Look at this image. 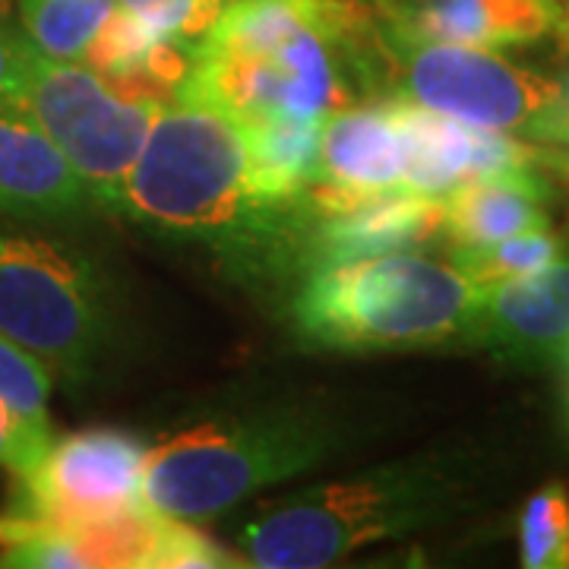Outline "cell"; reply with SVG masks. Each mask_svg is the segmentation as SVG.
Instances as JSON below:
<instances>
[{
	"label": "cell",
	"instance_id": "obj_1",
	"mask_svg": "<svg viewBox=\"0 0 569 569\" xmlns=\"http://www.w3.org/2000/svg\"><path fill=\"white\" fill-rule=\"evenodd\" d=\"M118 212L159 238L206 247L238 279L301 276L305 212L266 200L244 121L203 96L178 89L164 102Z\"/></svg>",
	"mask_w": 569,
	"mask_h": 569
},
{
	"label": "cell",
	"instance_id": "obj_2",
	"mask_svg": "<svg viewBox=\"0 0 569 569\" xmlns=\"http://www.w3.org/2000/svg\"><path fill=\"white\" fill-rule=\"evenodd\" d=\"M178 89L244 121L326 118L389 99L380 10L367 0H231L193 44Z\"/></svg>",
	"mask_w": 569,
	"mask_h": 569
},
{
	"label": "cell",
	"instance_id": "obj_3",
	"mask_svg": "<svg viewBox=\"0 0 569 569\" xmlns=\"http://www.w3.org/2000/svg\"><path fill=\"white\" fill-rule=\"evenodd\" d=\"M488 475L468 452H427L269 500L241 526L247 567L317 569L478 509Z\"/></svg>",
	"mask_w": 569,
	"mask_h": 569
},
{
	"label": "cell",
	"instance_id": "obj_4",
	"mask_svg": "<svg viewBox=\"0 0 569 569\" xmlns=\"http://www.w3.org/2000/svg\"><path fill=\"white\" fill-rule=\"evenodd\" d=\"M361 425L323 399H282L216 411L146 449L142 503L206 519L257 490L305 478L361 440Z\"/></svg>",
	"mask_w": 569,
	"mask_h": 569
},
{
	"label": "cell",
	"instance_id": "obj_5",
	"mask_svg": "<svg viewBox=\"0 0 569 569\" xmlns=\"http://www.w3.org/2000/svg\"><path fill=\"white\" fill-rule=\"evenodd\" d=\"M478 284L418 250L326 263L288 305L295 336L320 351H411L468 342Z\"/></svg>",
	"mask_w": 569,
	"mask_h": 569
},
{
	"label": "cell",
	"instance_id": "obj_6",
	"mask_svg": "<svg viewBox=\"0 0 569 569\" xmlns=\"http://www.w3.org/2000/svg\"><path fill=\"white\" fill-rule=\"evenodd\" d=\"M0 332L82 387L121 348V301L108 272L80 247L0 216Z\"/></svg>",
	"mask_w": 569,
	"mask_h": 569
},
{
	"label": "cell",
	"instance_id": "obj_7",
	"mask_svg": "<svg viewBox=\"0 0 569 569\" xmlns=\"http://www.w3.org/2000/svg\"><path fill=\"white\" fill-rule=\"evenodd\" d=\"M389 96L545 146H569V89L560 77L490 48L427 39L380 13Z\"/></svg>",
	"mask_w": 569,
	"mask_h": 569
},
{
	"label": "cell",
	"instance_id": "obj_8",
	"mask_svg": "<svg viewBox=\"0 0 569 569\" xmlns=\"http://www.w3.org/2000/svg\"><path fill=\"white\" fill-rule=\"evenodd\" d=\"M22 104L61 149L99 209L121 203L123 181L140 159L164 99L127 96L92 67L32 51Z\"/></svg>",
	"mask_w": 569,
	"mask_h": 569
},
{
	"label": "cell",
	"instance_id": "obj_9",
	"mask_svg": "<svg viewBox=\"0 0 569 569\" xmlns=\"http://www.w3.org/2000/svg\"><path fill=\"white\" fill-rule=\"evenodd\" d=\"M146 447L133 433L92 427L51 440L32 475L17 478L10 512L54 526L96 522L140 507Z\"/></svg>",
	"mask_w": 569,
	"mask_h": 569
},
{
	"label": "cell",
	"instance_id": "obj_10",
	"mask_svg": "<svg viewBox=\"0 0 569 569\" xmlns=\"http://www.w3.org/2000/svg\"><path fill=\"white\" fill-rule=\"evenodd\" d=\"M466 346L516 367L569 370V253L509 282L478 284Z\"/></svg>",
	"mask_w": 569,
	"mask_h": 569
},
{
	"label": "cell",
	"instance_id": "obj_11",
	"mask_svg": "<svg viewBox=\"0 0 569 569\" xmlns=\"http://www.w3.org/2000/svg\"><path fill=\"white\" fill-rule=\"evenodd\" d=\"M387 102L402 142V181L411 190L440 197L456 183L541 164V146L535 142L449 118L399 96H389Z\"/></svg>",
	"mask_w": 569,
	"mask_h": 569
},
{
	"label": "cell",
	"instance_id": "obj_12",
	"mask_svg": "<svg viewBox=\"0 0 569 569\" xmlns=\"http://www.w3.org/2000/svg\"><path fill=\"white\" fill-rule=\"evenodd\" d=\"M389 187H406V181L399 127L387 99L326 114L317 178L301 197L307 219L342 212Z\"/></svg>",
	"mask_w": 569,
	"mask_h": 569
},
{
	"label": "cell",
	"instance_id": "obj_13",
	"mask_svg": "<svg viewBox=\"0 0 569 569\" xmlns=\"http://www.w3.org/2000/svg\"><path fill=\"white\" fill-rule=\"evenodd\" d=\"M99 209L61 149L22 102H0V216L73 224Z\"/></svg>",
	"mask_w": 569,
	"mask_h": 569
},
{
	"label": "cell",
	"instance_id": "obj_14",
	"mask_svg": "<svg viewBox=\"0 0 569 569\" xmlns=\"http://www.w3.org/2000/svg\"><path fill=\"white\" fill-rule=\"evenodd\" d=\"M437 238H443V200L411 187H389L342 212L307 219L301 276L326 263L418 250Z\"/></svg>",
	"mask_w": 569,
	"mask_h": 569
},
{
	"label": "cell",
	"instance_id": "obj_15",
	"mask_svg": "<svg viewBox=\"0 0 569 569\" xmlns=\"http://www.w3.org/2000/svg\"><path fill=\"white\" fill-rule=\"evenodd\" d=\"M373 7L427 39L471 48H526L553 32V0H373Z\"/></svg>",
	"mask_w": 569,
	"mask_h": 569
},
{
	"label": "cell",
	"instance_id": "obj_16",
	"mask_svg": "<svg viewBox=\"0 0 569 569\" xmlns=\"http://www.w3.org/2000/svg\"><path fill=\"white\" fill-rule=\"evenodd\" d=\"M449 244H485L522 231H548L553 187L545 164L485 174L440 193Z\"/></svg>",
	"mask_w": 569,
	"mask_h": 569
},
{
	"label": "cell",
	"instance_id": "obj_17",
	"mask_svg": "<svg viewBox=\"0 0 569 569\" xmlns=\"http://www.w3.org/2000/svg\"><path fill=\"white\" fill-rule=\"evenodd\" d=\"M190 51L193 44L168 39L130 10L114 7L99 36L86 48L82 61L127 96L168 102L190 70Z\"/></svg>",
	"mask_w": 569,
	"mask_h": 569
},
{
	"label": "cell",
	"instance_id": "obj_18",
	"mask_svg": "<svg viewBox=\"0 0 569 569\" xmlns=\"http://www.w3.org/2000/svg\"><path fill=\"white\" fill-rule=\"evenodd\" d=\"M244 130L260 193L269 203L301 209V197L317 178L323 118H253Z\"/></svg>",
	"mask_w": 569,
	"mask_h": 569
},
{
	"label": "cell",
	"instance_id": "obj_19",
	"mask_svg": "<svg viewBox=\"0 0 569 569\" xmlns=\"http://www.w3.org/2000/svg\"><path fill=\"white\" fill-rule=\"evenodd\" d=\"M118 0H20L26 39L54 61H82Z\"/></svg>",
	"mask_w": 569,
	"mask_h": 569
},
{
	"label": "cell",
	"instance_id": "obj_20",
	"mask_svg": "<svg viewBox=\"0 0 569 569\" xmlns=\"http://www.w3.org/2000/svg\"><path fill=\"white\" fill-rule=\"evenodd\" d=\"M563 250H567V238L548 228V231L509 234L485 244H452L447 263L459 269L471 284H493L529 276L535 269L553 263Z\"/></svg>",
	"mask_w": 569,
	"mask_h": 569
},
{
	"label": "cell",
	"instance_id": "obj_21",
	"mask_svg": "<svg viewBox=\"0 0 569 569\" xmlns=\"http://www.w3.org/2000/svg\"><path fill=\"white\" fill-rule=\"evenodd\" d=\"M519 557L526 569L569 567V493L563 485L535 490L519 516Z\"/></svg>",
	"mask_w": 569,
	"mask_h": 569
},
{
	"label": "cell",
	"instance_id": "obj_22",
	"mask_svg": "<svg viewBox=\"0 0 569 569\" xmlns=\"http://www.w3.org/2000/svg\"><path fill=\"white\" fill-rule=\"evenodd\" d=\"M51 380L54 373L36 355H29L26 348L0 332V402L13 408L26 425H32L41 433H51V418H48Z\"/></svg>",
	"mask_w": 569,
	"mask_h": 569
},
{
	"label": "cell",
	"instance_id": "obj_23",
	"mask_svg": "<svg viewBox=\"0 0 569 569\" xmlns=\"http://www.w3.org/2000/svg\"><path fill=\"white\" fill-rule=\"evenodd\" d=\"M118 7L130 10L168 39L197 44L219 20L224 0H118Z\"/></svg>",
	"mask_w": 569,
	"mask_h": 569
},
{
	"label": "cell",
	"instance_id": "obj_24",
	"mask_svg": "<svg viewBox=\"0 0 569 569\" xmlns=\"http://www.w3.org/2000/svg\"><path fill=\"white\" fill-rule=\"evenodd\" d=\"M51 433H41L32 425H26L10 406L0 402V468H7L13 478L32 475L41 456L51 447Z\"/></svg>",
	"mask_w": 569,
	"mask_h": 569
},
{
	"label": "cell",
	"instance_id": "obj_25",
	"mask_svg": "<svg viewBox=\"0 0 569 569\" xmlns=\"http://www.w3.org/2000/svg\"><path fill=\"white\" fill-rule=\"evenodd\" d=\"M36 44L0 10V102H22Z\"/></svg>",
	"mask_w": 569,
	"mask_h": 569
},
{
	"label": "cell",
	"instance_id": "obj_26",
	"mask_svg": "<svg viewBox=\"0 0 569 569\" xmlns=\"http://www.w3.org/2000/svg\"><path fill=\"white\" fill-rule=\"evenodd\" d=\"M541 164L550 178H560L569 187V146H548L541 149Z\"/></svg>",
	"mask_w": 569,
	"mask_h": 569
},
{
	"label": "cell",
	"instance_id": "obj_27",
	"mask_svg": "<svg viewBox=\"0 0 569 569\" xmlns=\"http://www.w3.org/2000/svg\"><path fill=\"white\" fill-rule=\"evenodd\" d=\"M553 7H557V17H553V39L560 44V54L569 58V0H553Z\"/></svg>",
	"mask_w": 569,
	"mask_h": 569
},
{
	"label": "cell",
	"instance_id": "obj_28",
	"mask_svg": "<svg viewBox=\"0 0 569 569\" xmlns=\"http://www.w3.org/2000/svg\"><path fill=\"white\" fill-rule=\"evenodd\" d=\"M0 10H3V13H7V0H0Z\"/></svg>",
	"mask_w": 569,
	"mask_h": 569
}]
</instances>
